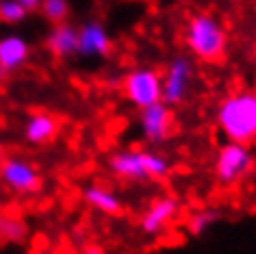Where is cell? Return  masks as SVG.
Returning a JSON list of instances; mask_svg holds the SVG:
<instances>
[{"label":"cell","mask_w":256,"mask_h":254,"mask_svg":"<svg viewBox=\"0 0 256 254\" xmlns=\"http://www.w3.org/2000/svg\"><path fill=\"white\" fill-rule=\"evenodd\" d=\"M256 170V156L250 146L226 142L217 150L213 174L222 187H236L246 182Z\"/></svg>","instance_id":"4"},{"label":"cell","mask_w":256,"mask_h":254,"mask_svg":"<svg viewBox=\"0 0 256 254\" xmlns=\"http://www.w3.org/2000/svg\"><path fill=\"white\" fill-rule=\"evenodd\" d=\"M189 54L202 63H220L228 52V28L215 14L198 11L187 20L182 33Z\"/></svg>","instance_id":"1"},{"label":"cell","mask_w":256,"mask_h":254,"mask_svg":"<svg viewBox=\"0 0 256 254\" xmlns=\"http://www.w3.org/2000/svg\"><path fill=\"white\" fill-rule=\"evenodd\" d=\"M122 94L135 109H148L163 100V74L154 68H135L122 78Z\"/></svg>","instance_id":"5"},{"label":"cell","mask_w":256,"mask_h":254,"mask_svg":"<svg viewBox=\"0 0 256 254\" xmlns=\"http://www.w3.org/2000/svg\"><path fill=\"white\" fill-rule=\"evenodd\" d=\"M113 52V37L100 20H89L78 26V52L80 59H106Z\"/></svg>","instance_id":"10"},{"label":"cell","mask_w":256,"mask_h":254,"mask_svg":"<svg viewBox=\"0 0 256 254\" xmlns=\"http://www.w3.org/2000/svg\"><path fill=\"white\" fill-rule=\"evenodd\" d=\"M0 126H2V120H0Z\"/></svg>","instance_id":"23"},{"label":"cell","mask_w":256,"mask_h":254,"mask_svg":"<svg viewBox=\"0 0 256 254\" xmlns=\"http://www.w3.org/2000/svg\"><path fill=\"white\" fill-rule=\"evenodd\" d=\"M46 48L56 59H72L78 52V26L70 22L54 24L46 37Z\"/></svg>","instance_id":"13"},{"label":"cell","mask_w":256,"mask_h":254,"mask_svg":"<svg viewBox=\"0 0 256 254\" xmlns=\"http://www.w3.org/2000/svg\"><path fill=\"white\" fill-rule=\"evenodd\" d=\"M82 254H106V252H104V248L98 244H87L82 248Z\"/></svg>","instance_id":"20"},{"label":"cell","mask_w":256,"mask_h":254,"mask_svg":"<svg viewBox=\"0 0 256 254\" xmlns=\"http://www.w3.org/2000/svg\"><path fill=\"white\" fill-rule=\"evenodd\" d=\"M33 48L26 37L18 33L0 35V78L16 74L30 61Z\"/></svg>","instance_id":"11"},{"label":"cell","mask_w":256,"mask_h":254,"mask_svg":"<svg viewBox=\"0 0 256 254\" xmlns=\"http://www.w3.org/2000/svg\"><path fill=\"white\" fill-rule=\"evenodd\" d=\"M0 211H2V196H0Z\"/></svg>","instance_id":"22"},{"label":"cell","mask_w":256,"mask_h":254,"mask_svg":"<svg viewBox=\"0 0 256 254\" xmlns=\"http://www.w3.org/2000/svg\"><path fill=\"white\" fill-rule=\"evenodd\" d=\"M215 122L228 142L252 146L256 142V90H236L222 98Z\"/></svg>","instance_id":"2"},{"label":"cell","mask_w":256,"mask_h":254,"mask_svg":"<svg viewBox=\"0 0 256 254\" xmlns=\"http://www.w3.org/2000/svg\"><path fill=\"white\" fill-rule=\"evenodd\" d=\"M178 215H180V200L178 198H174V196L156 198L144 211L142 220H139V230L146 237H158L178 220Z\"/></svg>","instance_id":"9"},{"label":"cell","mask_w":256,"mask_h":254,"mask_svg":"<svg viewBox=\"0 0 256 254\" xmlns=\"http://www.w3.org/2000/svg\"><path fill=\"white\" fill-rule=\"evenodd\" d=\"M220 222H224V211L220 206H202L189 213L187 222H184V230L189 237L200 239L208 230H213Z\"/></svg>","instance_id":"15"},{"label":"cell","mask_w":256,"mask_h":254,"mask_svg":"<svg viewBox=\"0 0 256 254\" xmlns=\"http://www.w3.org/2000/svg\"><path fill=\"white\" fill-rule=\"evenodd\" d=\"M4 158H7V150H4V146H2V144H0V168H2Z\"/></svg>","instance_id":"21"},{"label":"cell","mask_w":256,"mask_h":254,"mask_svg":"<svg viewBox=\"0 0 256 254\" xmlns=\"http://www.w3.org/2000/svg\"><path fill=\"white\" fill-rule=\"evenodd\" d=\"M196 82V63L189 54H174L163 72V102L180 106L189 100Z\"/></svg>","instance_id":"6"},{"label":"cell","mask_w":256,"mask_h":254,"mask_svg":"<svg viewBox=\"0 0 256 254\" xmlns=\"http://www.w3.org/2000/svg\"><path fill=\"white\" fill-rule=\"evenodd\" d=\"M22 135H24V142L28 146H48L50 142H54V137L59 135V120L50 113H33L28 116V120L24 122V128H22Z\"/></svg>","instance_id":"12"},{"label":"cell","mask_w":256,"mask_h":254,"mask_svg":"<svg viewBox=\"0 0 256 254\" xmlns=\"http://www.w3.org/2000/svg\"><path fill=\"white\" fill-rule=\"evenodd\" d=\"M28 237L26 222L18 215L0 213V246H20Z\"/></svg>","instance_id":"16"},{"label":"cell","mask_w":256,"mask_h":254,"mask_svg":"<svg viewBox=\"0 0 256 254\" xmlns=\"http://www.w3.org/2000/svg\"><path fill=\"white\" fill-rule=\"evenodd\" d=\"M28 18V11L22 7L18 0H0V24H22Z\"/></svg>","instance_id":"18"},{"label":"cell","mask_w":256,"mask_h":254,"mask_svg":"<svg viewBox=\"0 0 256 254\" xmlns=\"http://www.w3.org/2000/svg\"><path fill=\"white\" fill-rule=\"evenodd\" d=\"M172 130H174V109L163 100L139 113V132L146 144L161 146L170 139Z\"/></svg>","instance_id":"8"},{"label":"cell","mask_w":256,"mask_h":254,"mask_svg":"<svg viewBox=\"0 0 256 254\" xmlns=\"http://www.w3.org/2000/svg\"><path fill=\"white\" fill-rule=\"evenodd\" d=\"M40 11H42V16L54 26V24L68 22L72 7H70V0H42Z\"/></svg>","instance_id":"17"},{"label":"cell","mask_w":256,"mask_h":254,"mask_svg":"<svg viewBox=\"0 0 256 254\" xmlns=\"http://www.w3.org/2000/svg\"><path fill=\"white\" fill-rule=\"evenodd\" d=\"M82 202L89 208H94V211H98L102 215H108V218L124 215V200L115 192L102 185H87L82 189Z\"/></svg>","instance_id":"14"},{"label":"cell","mask_w":256,"mask_h":254,"mask_svg":"<svg viewBox=\"0 0 256 254\" xmlns=\"http://www.w3.org/2000/svg\"><path fill=\"white\" fill-rule=\"evenodd\" d=\"M0 182L16 196H35L44 189V178L33 161L24 156H7L0 168Z\"/></svg>","instance_id":"7"},{"label":"cell","mask_w":256,"mask_h":254,"mask_svg":"<svg viewBox=\"0 0 256 254\" xmlns=\"http://www.w3.org/2000/svg\"><path fill=\"white\" fill-rule=\"evenodd\" d=\"M108 172L126 182L168 180L174 172V163L154 150H118L108 156Z\"/></svg>","instance_id":"3"},{"label":"cell","mask_w":256,"mask_h":254,"mask_svg":"<svg viewBox=\"0 0 256 254\" xmlns=\"http://www.w3.org/2000/svg\"><path fill=\"white\" fill-rule=\"evenodd\" d=\"M18 2H20L22 7L28 11V14H33V11H40V7H42V0H18Z\"/></svg>","instance_id":"19"}]
</instances>
